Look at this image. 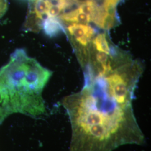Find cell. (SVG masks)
Returning a JSON list of instances; mask_svg holds the SVG:
<instances>
[{
    "instance_id": "8",
    "label": "cell",
    "mask_w": 151,
    "mask_h": 151,
    "mask_svg": "<svg viewBox=\"0 0 151 151\" xmlns=\"http://www.w3.org/2000/svg\"><path fill=\"white\" fill-rule=\"evenodd\" d=\"M8 8L7 0H0V19L5 14Z\"/></svg>"
},
{
    "instance_id": "4",
    "label": "cell",
    "mask_w": 151,
    "mask_h": 151,
    "mask_svg": "<svg viewBox=\"0 0 151 151\" xmlns=\"http://www.w3.org/2000/svg\"><path fill=\"white\" fill-rule=\"evenodd\" d=\"M41 30L50 37H53L61 32H64V29L60 22L58 18L49 17L44 20L41 26Z\"/></svg>"
},
{
    "instance_id": "2",
    "label": "cell",
    "mask_w": 151,
    "mask_h": 151,
    "mask_svg": "<svg viewBox=\"0 0 151 151\" xmlns=\"http://www.w3.org/2000/svg\"><path fill=\"white\" fill-rule=\"evenodd\" d=\"M52 74L24 49L14 51L0 69V121L12 114L45 113L42 93Z\"/></svg>"
},
{
    "instance_id": "6",
    "label": "cell",
    "mask_w": 151,
    "mask_h": 151,
    "mask_svg": "<svg viewBox=\"0 0 151 151\" xmlns=\"http://www.w3.org/2000/svg\"><path fill=\"white\" fill-rule=\"evenodd\" d=\"M93 44L98 52H103L108 55L110 53L109 42L105 34L97 35L93 40Z\"/></svg>"
},
{
    "instance_id": "3",
    "label": "cell",
    "mask_w": 151,
    "mask_h": 151,
    "mask_svg": "<svg viewBox=\"0 0 151 151\" xmlns=\"http://www.w3.org/2000/svg\"><path fill=\"white\" fill-rule=\"evenodd\" d=\"M70 35L82 46H87L95 35L94 29L88 24L73 23L67 27Z\"/></svg>"
},
{
    "instance_id": "7",
    "label": "cell",
    "mask_w": 151,
    "mask_h": 151,
    "mask_svg": "<svg viewBox=\"0 0 151 151\" xmlns=\"http://www.w3.org/2000/svg\"><path fill=\"white\" fill-rule=\"evenodd\" d=\"M97 6L95 2L92 0H87L83 2L81 5L78 8L80 11L87 15L92 19Z\"/></svg>"
},
{
    "instance_id": "1",
    "label": "cell",
    "mask_w": 151,
    "mask_h": 151,
    "mask_svg": "<svg viewBox=\"0 0 151 151\" xmlns=\"http://www.w3.org/2000/svg\"><path fill=\"white\" fill-rule=\"evenodd\" d=\"M62 104L71 127L69 151H113L145 142L132 105L120 103L100 73L89 71L82 90Z\"/></svg>"
},
{
    "instance_id": "5",
    "label": "cell",
    "mask_w": 151,
    "mask_h": 151,
    "mask_svg": "<svg viewBox=\"0 0 151 151\" xmlns=\"http://www.w3.org/2000/svg\"><path fill=\"white\" fill-rule=\"evenodd\" d=\"M60 19L65 22L82 24H88L92 21L91 18L90 16L82 12L78 9L63 15L62 14L60 16Z\"/></svg>"
}]
</instances>
